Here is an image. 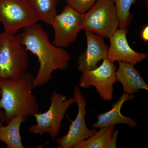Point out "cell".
<instances>
[{
    "mask_svg": "<svg viewBox=\"0 0 148 148\" xmlns=\"http://www.w3.org/2000/svg\"><path fill=\"white\" fill-rule=\"evenodd\" d=\"M27 118L23 115L14 116L5 126L0 125V141L4 143L7 148H24L20 135L21 124Z\"/></svg>",
    "mask_w": 148,
    "mask_h": 148,
    "instance_id": "cell-15",
    "label": "cell"
},
{
    "mask_svg": "<svg viewBox=\"0 0 148 148\" xmlns=\"http://www.w3.org/2000/svg\"><path fill=\"white\" fill-rule=\"evenodd\" d=\"M73 97L77 105L78 111L75 119L71 123L66 135L55 140L58 148H74L78 144L88 139L97 132L96 130L88 128L85 121L87 113L86 99L84 97L79 86H75L73 92Z\"/></svg>",
    "mask_w": 148,
    "mask_h": 148,
    "instance_id": "cell-8",
    "label": "cell"
},
{
    "mask_svg": "<svg viewBox=\"0 0 148 148\" xmlns=\"http://www.w3.org/2000/svg\"><path fill=\"white\" fill-rule=\"evenodd\" d=\"M127 29H118L110 38L107 58L114 63L123 62L135 65L144 61L147 57L145 53H139L133 50L127 42Z\"/></svg>",
    "mask_w": 148,
    "mask_h": 148,
    "instance_id": "cell-10",
    "label": "cell"
},
{
    "mask_svg": "<svg viewBox=\"0 0 148 148\" xmlns=\"http://www.w3.org/2000/svg\"><path fill=\"white\" fill-rule=\"evenodd\" d=\"M38 21L34 12L25 0H0V22L4 32L16 34L20 29Z\"/></svg>",
    "mask_w": 148,
    "mask_h": 148,
    "instance_id": "cell-6",
    "label": "cell"
},
{
    "mask_svg": "<svg viewBox=\"0 0 148 148\" xmlns=\"http://www.w3.org/2000/svg\"><path fill=\"white\" fill-rule=\"evenodd\" d=\"M83 14L66 5L62 12L57 14L51 26L54 36L52 44L61 48L69 47L75 41L81 30Z\"/></svg>",
    "mask_w": 148,
    "mask_h": 148,
    "instance_id": "cell-9",
    "label": "cell"
},
{
    "mask_svg": "<svg viewBox=\"0 0 148 148\" xmlns=\"http://www.w3.org/2000/svg\"><path fill=\"white\" fill-rule=\"evenodd\" d=\"M5 114L3 110H0V125L2 124L5 121Z\"/></svg>",
    "mask_w": 148,
    "mask_h": 148,
    "instance_id": "cell-20",
    "label": "cell"
},
{
    "mask_svg": "<svg viewBox=\"0 0 148 148\" xmlns=\"http://www.w3.org/2000/svg\"><path fill=\"white\" fill-rule=\"evenodd\" d=\"M34 79L32 74L27 72L17 79L0 80V110L4 112L6 123L18 115L28 118L39 112L38 103L32 91Z\"/></svg>",
    "mask_w": 148,
    "mask_h": 148,
    "instance_id": "cell-2",
    "label": "cell"
},
{
    "mask_svg": "<svg viewBox=\"0 0 148 148\" xmlns=\"http://www.w3.org/2000/svg\"><path fill=\"white\" fill-rule=\"evenodd\" d=\"M116 76V82L121 84L123 92L125 94L133 95L140 90H148V85L133 64L119 62Z\"/></svg>",
    "mask_w": 148,
    "mask_h": 148,
    "instance_id": "cell-13",
    "label": "cell"
},
{
    "mask_svg": "<svg viewBox=\"0 0 148 148\" xmlns=\"http://www.w3.org/2000/svg\"><path fill=\"white\" fill-rule=\"evenodd\" d=\"M85 31L87 47L85 51L79 56L77 61V69L81 73L85 70L97 68L99 62L107 58L108 48L104 37L89 31Z\"/></svg>",
    "mask_w": 148,
    "mask_h": 148,
    "instance_id": "cell-11",
    "label": "cell"
},
{
    "mask_svg": "<svg viewBox=\"0 0 148 148\" xmlns=\"http://www.w3.org/2000/svg\"><path fill=\"white\" fill-rule=\"evenodd\" d=\"M29 67L28 51L19 35L4 32L0 34V80H16Z\"/></svg>",
    "mask_w": 148,
    "mask_h": 148,
    "instance_id": "cell-3",
    "label": "cell"
},
{
    "mask_svg": "<svg viewBox=\"0 0 148 148\" xmlns=\"http://www.w3.org/2000/svg\"><path fill=\"white\" fill-rule=\"evenodd\" d=\"M1 90H0V97H1Z\"/></svg>",
    "mask_w": 148,
    "mask_h": 148,
    "instance_id": "cell-21",
    "label": "cell"
},
{
    "mask_svg": "<svg viewBox=\"0 0 148 148\" xmlns=\"http://www.w3.org/2000/svg\"><path fill=\"white\" fill-rule=\"evenodd\" d=\"M50 105L48 110L43 113L35 114L33 116L36 123L28 127L31 133L40 136L47 133L52 140L59 135L62 121L71 106L75 104V98H68L66 95L56 91L51 93Z\"/></svg>",
    "mask_w": 148,
    "mask_h": 148,
    "instance_id": "cell-4",
    "label": "cell"
},
{
    "mask_svg": "<svg viewBox=\"0 0 148 148\" xmlns=\"http://www.w3.org/2000/svg\"><path fill=\"white\" fill-rule=\"evenodd\" d=\"M119 132L115 125L101 127L88 139L78 144L74 148H115Z\"/></svg>",
    "mask_w": 148,
    "mask_h": 148,
    "instance_id": "cell-14",
    "label": "cell"
},
{
    "mask_svg": "<svg viewBox=\"0 0 148 148\" xmlns=\"http://www.w3.org/2000/svg\"><path fill=\"white\" fill-rule=\"evenodd\" d=\"M98 0H66L67 5L79 13L84 14Z\"/></svg>",
    "mask_w": 148,
    "mask_h": 148,
    "instance_id": "cell-18",
    "label": "cell"
},
{
    "mask_svg": "<svg viewBox=\"0 0 148 148\" xmlns=\"http://www.w3.org/2000/svg\"><path fill=\"white\" fill-rule=\"evenodd\" d=\"M19 35L22 45L36 56L39 62V69L34 77V88L48 83L56 70H64L69 67L70 54L63 48L50 42L47 32L41 25L38 23L30 25L24 28Z\"/></svg>",
    "mask_w": 148,
    "mask_h": 148,
    "instance_id": "cell-1",
    "label": "cell"
},
{
    "mask_svg": "<svg viewBox=\"0 0 148 148\" xmlns=\"http://www.w3.org/2000/svg\"><path fill=\"white\" fill-rule=\"evenodd\" d=\"M82 30L110 38L119 26V19L113 0H98L83 14Z\"/></svg>",
    "mask_w": 148,
    "mask_h": 148,
    "instance_id": "cell-5",
    "label": "cell"
},
{
    "mask_svg": "<svg viewBox=\"0 0 148 148\" xmlns=\"http://www.w3.org/2000/svg\"><path fill=\"white\" fill-rule=\"evenodd\" d=\"M141 38L144 41L147 42L148 41V27L146 26L141 33Z\"/></svg>",
    "mask_w": 148,
    "mask_h": 148,
    "instance_id": "cell-19",
    "label": "cell"
},
{
    "mask_svg": "<svg viewBox=\"0 0 148 148\" xmlns=\"http://www.w3.org/2000/svg\"><path fill=\"white\" fill-rule=\"evenodd\" d=\"M116 6L119 19V29H127L130 25L132 14L130 12L131 6L136 0H113Z\"/></svg>",
    "mask_w": 148,
    "mask_h": 148,
    "instance_id": "cell-17",
    "label": "cell"
},
{
    "mask_svg": "<svg viewBox=\"0 0 148 148\" xmlns=\"http://www.w3.org/2000/svg\"><path fill=\"white\" fill-rule=\"evenodd\" d=\"M116 70L114 63L105 58L99 67L82 72L79 86L83 88L94 86L103 101H111L113 97L114 85L116 82Z\"/></svg>",
    "mask_w": 148,
    "mask_h": 148,
    "instance_id": "cell-7",
    "label": "cell"
},
{
    "mask_svg": "<svg viewBox=\"0 0 148 148\" xmlns=\"http://www.w3.org/2000/svg\"><path fill=\"white\" fill-rule=\"evenodd\" d=\"M134 97L133 95H128L123 92L118 101L112 105L111 110L98 115V120L92 123V128L95 129L120 124L127 125L132 128L138 127V124L135 120L130 117L124 116L121 112L123 103L132 100Z\"/></svg>",
    "mask_w": 148,
    "mask_h": 148,
    "instance_id": "cell-12",
    "label": "cell"
},
{
    "mask_svg": "<svg viewBox=\"0 0 148 148\" xmlns=\"http://www.w3.org/2000/svg\"><path fill=\"white\" fill-rule=\"evenodd\" d=\"M34 11L38 21L52 25L57 15L58 0H25Z\"/></svg>",
    "mask_w": 148,
    "mask_h": 148,
    "instance_id": "cell-16",
    "label": "cell"
}]
</instances>
